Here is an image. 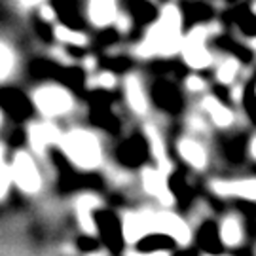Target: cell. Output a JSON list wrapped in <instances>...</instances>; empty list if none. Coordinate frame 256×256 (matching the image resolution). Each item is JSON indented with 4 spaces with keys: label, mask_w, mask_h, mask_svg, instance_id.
Returning <instances> with one entry per match:
<instances>
[{
    "label": "cell",
    "mask_w": 256,
    "mask_h": 256,
    "mask_svg": "<svg viewBox=\"0 0 256 256\" xmlns=\"http://www.w3.org/2000/svg\"><path fill=\"white\" fill-rule=\"evenodd\" d=\"M64 154L80 167H95L101 162V144L95 135L86 131H72L63 138Z\"/></svg>",
    "instance_id": "1"
},
{
    "label": "cell",
    "mask_w": 256,
    "mask_h": 256,
    "mask_svg": "<svg viewBox=\"0 0 256 256\" xmlns=\"http://www.w3.org/2000/svg\"><path fill=\"white\" fill-rule=\"evenodd\" d=\"M205 36L207 34H205L203 28H194L182 44L184 61L190 64L192 68H196V70L209 66L210 61H212V55L205 48Z\"/></svg>",
    "instance_id": "2"
},
{
    "label": "cell",
    "mask_w": 256,
    "mask_h": 256,
    "mask_svg": "<svg viewBox=\"0 0 256 256\" xmlns=\"http://www.w3.org/2000/svg\"><path fill=\"white\" fill-rule=\"evenodd\" d=\"M36 106L44 114H63L72 106L70 95L61 88H44L36 93Z\"/></svg>",
    "instance_id": "3"
},
{
    "label": "cell",
    "mask_w": 256,
    "mask_h": 256,
    "mask_svg": "<svg viewBox=\"0 0 256 256\" xmlns=\"http://www.w3.org/2000/svg\"><path fill=\"white\" fill-rule=\"evenodd\" d=\"M158 234L171 236L178 245H188L192 241V232L188 228V224L178 214L169 210L158 212Z\"/></svg>",
    "instance_id": "4"
},
{
    "label": "cell",
    "mask_w": 256,
    "mask_h": 256,
    "mask_svg": "<svg viewBox=\"0 0 256 256\" xmlns=\"http://www.w3.org/2000/svg\"><path fill=\"white\" fill-rule=\"evenodd\" d=\"M12 176L18 180V184L27 190V192H34L40 186V176H38V169L34 167L32 160L27 154H18L16 162L12 167Z\"/></svg>",
    "instance_id": "5"
},
{
    "label": "cell",
    "mask_w": 256,
    "mask_h": 256,
    "mask_svg": "<svg viewBox=\"0 0 256 256\" xmlns=\"http://www.w3.org/2000/svg\"><path fill=\"white\" fill-rule=\"evenodd\" d=\"M0 106L8 112L12 118L23 120L28 118L32 112V104L27 97L18 90H0Z\"/></svg>",
    "instance_id": "6"
},
{
    "label": "cell",
    "mask_w": 256,
    "mask_h": 256,
    "mask_svg": "<svg viewBox=\"0 0 256 256\" xmlns=\"http://www.w3.org/2000/svg\"><path fill=\"white\" fill-rule=\"evenodd\" d=\"M142 184H144V190L150 196H154L162 205H165V207L173 205V194L169 192L165 174L160 169L158 171H154V169H144V173H142Z\"/></svg>",
    "instance_id": "7"
},
{
    "label": "cell",
    "mask_w": 256,
    "mask_h": 256,
    "mask_svg": "<svg viewBox=\"0 0 256 256\" xmlns=\"http://www.w3.org/2000/svg\"><path fill=\"white\" fill-rule=\"evenodd\" d=\"M212 190L218 194V196H236V198L256 202V178H247V180H220V182H212Z\"/></svg>",
    "instance_id": "8"
},
{
    "label": "cell",
    "mask_w": 256,
    "mask_h": 256,
    "mask_svg": "<svg viewBox=\"0 0 256 256\" xmlns=\"http://www.w3.org/2000/svg\"><path fill=\"white\" fill-rule=\"evenodd\" d=\"M178 152L184 158V162L188 165H192L196 169H205L207 167V152L205 148L194 140V138H182L178 142Z\"/></svg>",
    "instance_id": "9"
},
{
    "label": "cell",
    "mask_w": 256,
    "mask_h": 256,
    "mask_svg": "<svg viewBox=\"0 0 256 256\" xmlns=\"http://www.w3.org/2000/svg\"><path fill=\"white\" fill-rule=\"evenodd\" d=\"M126 95H128L129 106L135 110L137 114H144L146 112V95L142 92V86H140L137 76H129L128 80H126Z\"/></svg>",
    "instance_id": "10"
},
{
    "label": "cell",
    "mask_w": 256,
    "mask_h": 256,
    "mask_svg": "<svg viewBox=\"0 0 256 256\" xmlns=\"http://www.w3.org/2000/svg\"><path fill=\"white\" fill-rule=\"evenodd\" d=\"M220 241L226 247H238L243 241V226L239 218L236 216H228L220 224Z\"/></svg>",
    "instance_id": "11"
},
{
    "label": "cell",
    "mask_w": 256,
    "mask_h": 256,
    "mask_svg": "<svg viewBox=\"0 0 256 256\" xmlns=\"http://www.w3.org/2000/svg\"><path fill=\"white\" fill-rule=\"evenodd\" d=\"M146 137H148V142H150V146H152V154H154L156 162H158V167H160V171L164 174L169 173V169H171V165H169V160H167V154H165V144H164V138L160 135V131L152 126H148L146 128Z\"/></svg>",
    "instance_id": "12"
},
{
    "label": "cell",
    "mask_w": 256,
    "mask_h": 256,
    "mask_svg": "<svg viewBox=\"0 0 256 256\" xmlns=\"http://www.w3.org/2000/svg\"><path fill=\"white\" fill-rule=\"evenodd\" d=\"M203 108L209 112V116L212 118V122L218 126V128H228L230 124L234 122V116H232V112H230L228 106H224L218 99H214V97H205V101H203Z\"/></svg>",
    "instance_id": "13"
},
{
    "label": "cell",
    "mask_w": 256,
    "mask_h": 256,
    "mask_svg": "<svg viewBox=\"0 0 256 256\" xmlns=\"http://www.w3.org/2000/svg\"><path fill=\"white\" fill-rule=\"evenodd\" d=\"M116 16L114 0H92V18L97 25H108Z\"/></svg>",
    "instance_id": "14"
},
{
    "label": "cell",
    "mask_w": 256,
    "mask_h": 256,
    "mask_svg": "<svg viewBox=\"0 0 256 256\" xmlns=\"http://www.w3.org/2000/svg\"><path fill=\"white\" fill-rule=\"evenodd\" d=\"M97 228H99V232L104 236V239L108 241L110 247H114V248L120 247V238L124 239L122 228H118V226L114 224V220L110 218L106 212H101V214L97 216Z\"/></svg>",
    "instance_id": "15"
},
{
    "label": "cell",
    "mask_w": 256,
    "mask_h": 256,
    "mask_svg": "<svg viewBox=\"0 0 256 256\" xmlns=\"http://www.w3.org/2000/svg\"><path fill=\"white\" fill-rule=\"evenodd\" d=\"M97 205V202L93 198H84L78 203V214H80V224L82 228L88 232V234H93L97 230V224H95V218L92 216V209Z\"/></svg>",
    "instance_id": "16"
},
{
    "label": "cell",
    "mask_w": 256,
    "mask_h": 256,
    "mask_svg": "<svg viewBox=\"0 0 256 256\" xmlns=\"http://www.w3.org/2000/svg\"><path fill=\"white\" fill-rule=\"evenodd\" d=\"M238 72H239L238 61H236V59H226V61L218 66L216 78H218V82H222V84H232L234 80H236Z\"/></svg>",
    "instance_id": "17"
},
{
    "label": "cell",
    "mask_w": 256,
    "mask_h": 256,
    "mask_svg": "<svg viewBox=\"0 0 256 256\" xmlns=\"http://www.w3.org/2000/svg\"><path fill=\"white\" fill-rule=\"evenodd\" d=\"M55 32H57V38H59L61 42H64V44H70V46H84V44H86V36L74 32L70 28L59 27Z\"/></svg>",
    "instance_id": "18"
},
{
    "label": "cell",
    "mask_w": 256,
    "mask_h": 256,
    "mask_svg": "<svg viewBox=\"0 0 256 256\" xmlns=\"http://www.w3.org/2000/svg\"><path fill=\"white\" fill-rule=\"evenodd\" d=\"M186 88H188L190 92H202L203 88H205V84H203L202 78H198V76H190V78L186 80Z\"/></svg>",
    "instance_id": "19"
},
{
    "label": "cell",
    "mask_w": 256,
    "mask_h": 256,
    "mask_svg": "<svg viewBox=\"0 0 256 256\" xmlns=\"http://www.w3.org/2000/svg\"><path fill=\"white\" fill-rule=\"evenodd\" d=\"M8 68H10V54L0 46V76H4V74L8 72Z\"/></svg>",
    "instance_id": "20"
},
{
    "label": "cell",
    "mask_w": 256,
    "mask_h": 256,
    "mask_svg": "<svg viewBox=\"0 0 256 256\" xmlns=\"http://www.w3.org/2000/svg\"><path fill=\"white\" fill-rule=\"evenodd\" d=\"M99 84H101L102 88H114V84H116V80H114V76L112 74H102L101 78H99Z\"/></svg>",
    "instance_id": "21"
},
{
    "label": "cell",
    "mask_w": 256,
    "mask_h": 256,
    "mask_svg": "<svg viewBox=\"0 0 256 256\" xmlns=\"http://www.w3.org/2000/svg\"><path fill=\"white\" fill-rule=\"evenodd\" d=\"M128 256H171L169 250H152V252H129Z\"/></svg>",
    "instance_id": "22"
},
{
    "label": "cell",
    "mask_w": 256,
    "mask_h": 256,
    "mask_svg": "<svg viewBox=\"0 0 256 256\" xmlns=\"http://www.w3.org/2000/svg\"><path fill=\"white\" fill-rule=\"evenodd\" d=\"M250 156L256 160V137L252 138V142H250Z\"/></svg>",
    "instance_id": "23"
},
{
    "label": "cell",
    "mask_w": 256,
    "mask_h": 256,
    "mask_svg": "<svg viewBox=\"0 0 256 256\" xmlns=\"http://www.w3.org/2000/svg\"><path fill=\"white\" fill-rule=\"evenodd\" d=\"M23 2H25V4H28V6H32V4H38L40 0H23Z\"/></svg>",
    "instance_id": "24"
},
{
    "label": "cell",
    "mask_w": 256,
    "mask_h": 256,
    "mask_svg": "<svg viewBox=\"0 0 256 256\" xmlns=\"http://www.w3.org/2000/svg\"><path fill=\"white\" fill-rule=\"evenodd\" d=\"M254 95H256V92H254Z\"/></svg>",
    "instance_id": "25"
}]
</instances>
